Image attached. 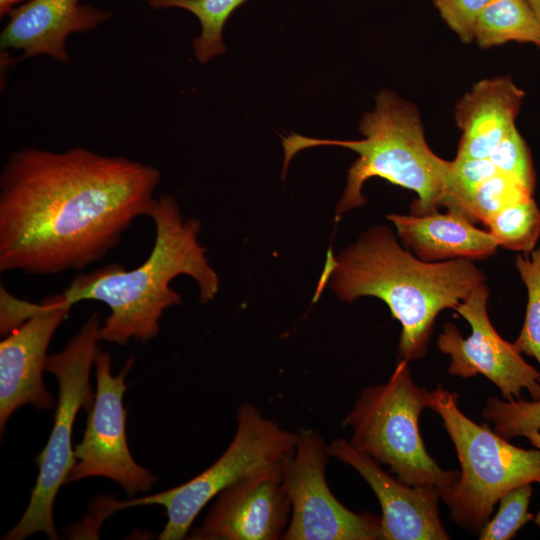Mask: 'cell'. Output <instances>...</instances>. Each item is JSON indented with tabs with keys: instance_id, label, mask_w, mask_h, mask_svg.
<instances>
[{
	"instance_id": "cell-1",
	"label": "cell",
	"mask_w": 540,
	"mask_h": 540,
	"mask_svg": "<svg viewBox=\"0 0 540 540\" xmlns=\"http://www.w3.org/2000/svg\"><path fill=\"white\" fill-rule=\"evenodd\" d=\"M157 168L84 147L25 148L0 175V271L49 275L81 270L148 216Z\"/></svg>"
},
{
	"instance_id": "cell-2",
	"label": "cell",
	"mask_w": 540,
	"mask_h": 540,
	"mask_svg": "<svg viewBox=\"0 0 540 540\" xmlns=\"http://www.w3.org/2000/svg\"><path fill=\"white\" fill-rule=\"evenodd\" d=\"M484 283L485 275L472 260L423 261L380 225L338 256L328 250L313 301L325 286L348 303L361 296L381 299L402 327L397 358L409 362L425 356L437 315L455 310Z\"/></svg>"
},
{
	"instance_id": "cell-3",
	"label": "cell",
	"mask_w": 540,
	"mask_h": 540,
	"mask_svg": "<svg viewBox=\"0 0 540 540\" xmlns=\"http://www.w3.org/2000/svg\"><path fill=\"white\" fill-rule=\"evenodd\" d=\"M148 217L155 226V239L141 265L126 270L112 263L79 274L60 294L69 307L82 300L100 301L109 307L110 315L99 331L102 341L125 345L132 338L146 342L157 336L164 311L182 303L181 295L170 287L178 275H189L196 281L202 303L218 292V276L209 265L206 248L198 241L200 222L184 220L171 195L155 198Z\"/></svg>"
},
{
	"instance_id": "cell-4",
	"label": "cell",
	"mask_w": 540,
	"mask_h": 540,
	"mask_svg": "<svg viewBox=\"0 0 540 540\" xmlns=\"http://www.w3.org/2000/svg\"><path fill=\"white\" fill-rule=\"evenodd\" d=\"M359 130L364 139H317L296 133L284 137L282 178L299 151L339 146L354 151L358 158L349 168L346 187L336 208L337 217L365 204L362 187L372 177L415 192L418 199L411 205L412 214H430L445 206L451 162L429 148L419 114L411 103L392 91H380L375 109L362 116Z\"/></svg>"
},
{
	"instance_id": "cell-5",
	"label": "cell",
	"mask_w": 540,
	"mask_h": 540,
	"mask_svg": "<svg viewBox=\"0 0 540 540\" xmlns=\"http://www.w3.org/2000/svg\"><path fill=\"white\" fill-rule=\"evenodd\" d=\"M428 408L441 417L460 463L458 479L441 495L460 526L479 532L505 494L540 484V450L514 446L487 423L471 420L460 410L456 392L437 386L428 394Z\"/></svg>"
},
{
	"instance_id": "cell-6",
	"label": "cell",
	"mask_w": 540,
	"mask_h": 540,
	"mask_svg": "<svg viewBox=\"0 0 540 540\" xmlns=\"http://www.w3.org/2000/svg\"><path fill=\"white\" fill-rule=\"evenodd\" d=\"M428 394L413 381L409 362L398 360L386 382L361 391L342 425L352 429L354 448L387 465L400 480L443 492L460 472L440 468L426 450L418 420L428 408Z\"/></svg>"
},
{
	"instance_id": "cell-7",
	"label": "cell",
	"mask_w": 540,
	"mask_h": 540,
	"mask_svg": "<svg viewBox=\"0 0 540 540\" xmlns=\"http://www.w3.org/2000/svg\"><path fill=\"white\" fill-rule=\"evenodd\" d=\"M101 317L94 313L63 350L46 358L45 370L58 381V403L49 440L36 458L39 474L28 507L19 522L3 537L21 540L36 532L58 539L53 506L58 490L76 463L72 427L80 408L89 410L93 396L89 384L91 367L99 355Z\"/></svg>"
},
{
	"instance_id": "cell-8",
	"label": "cell",
	"mask_w": 540,
	"mask_h": 540,
	"mask_svg": "<svg viewBox=\"0 0 540 540\" xmlns=\"http://www.w3.org/2000/svg\"><path fill=\"white\" fill-rule=\"evenodd\" d=\"M236 431L225 452L206 470L180 486L123 502L104 503L109 513L157 504L165 507L167 523L160 540H182L197 515L224 489L279 466L295 449L297 432L281 428L250 403L239 406Z\"/></svg>"
},
{
	"instance_id": "cell-9",
	"label": "cell",
	"mask_w": 540,
	"mask_h": 540,
	"mask_svg": "<svg viewBox=\"0 0 540 540\" xmlns=\"http://www.w3.org/2000/svg\"><path fill=\"white\" fill-rule=\"evenodd\" d=\"M328 445L313 429L297 432L294 451L282 463L291 503L285 540L380 539L381 516L354 512L331 492L326 480Z\"/></svg>"
},
{
	"instance_id": "cell-10",
	"label": "cell",
	"mask_w": 540,
	"mask_h": 540,
	"mask_svg": "<svg viewBox=\"0 0 540 540\" xmlns=\"http://www.w3.org/2000/svg\"><path fill=\"white\" fill-rule=\"evenodd\" d=\"M134 359L126 361L117 376L111 373V356L100 352L95 361L96 393L83 439L75 446L76 463L66 484L88 477H105L117 483L129 496L147 492L156 477L133 459L126 438L125 378Z\"/></svg>"
},
{
	"instance_id": "cell-11",
	"label": "cell",
	"mask_w": 540,
	"mask_h": 540,
	"mask_svg": "<svg viewBox=\"0 0 540 540\" xmlns=\"http://www.w3.org/2000/svg\"><path fill=\"white\" fill-rule=\"evenodd\" d=\"M489 289L478 286L456 311L471 326L463 338L455 324L448 322L438 336L439 350L451 357L448 372L462 378L483 375L496 385L504 400L521 399L526 389L532 400L540 399V371L528 364L514 343L503 339L491 324L487 311Z\"/></svg>"
},
{
	"instance_id": "cell-12",
	"label": "cell",
	"mask_w": 540,
	"mask_h": 540,
	"mask_svg": "<svg viewBox=\"0 0 540 540\" xmlns=\"http://www.w3.org/2000/svg\"><path fill=\"white\" fill-rule=\"evenodd\" d=\"M70 309L60 294L40 304L30 303V317L1 341V431L11 414L25 404L36 409L54 408L55 399L45 388L42 373L50 340Z\"/></svg>"
},
{
	"instance_id": "cell-13",
	"label": "cell",
	"mask_w": 540,
	"mask_h": 540,
	"mask_svg": "<svg viewBox=\"0 0 540 540\" xmlns=\"http://www.w3.org/2000/svg\"><path fill=\"white\" fill-rule=\"evenodd\" d=\"M291 503L282 464L221 491L193 540H277L288 526Z\"/></svg>"
},
{
	"instance_id": "cell-14",
	"label": "cell",
	"mask_w": 540,
	"mask_h": 540,
	"mask_svg": "<svg viewBox=\"0 0 540 540\" xmlns=\"http://www.w3.org/2000/svg\"><path fill=\"white\" fill-rule=\"evenodd\" d=\"M330 456L354 468L369 484L381 507L380 539L446 540L439 512L442 490L410 485L382 469L375 459L339 438L329 445Z\"/></svg>"
},
{
	"instance_id": "cell-15",
	"label": "cell",
	"mask_w": 540,
	"mask_h": 540,
	"mask_svg": "<svg viewBox=\"0 0 540 540\" xmlns=\"http://www.w3.org/2000/svg\"><path fill=\"white\" fill-rule=\"evenodd\" d=\"M0 34L2 50L23 52L24 57L48 55L67 63L66 38L98 27L110 18V12L80 0H28L15 7Z\"/></svg>"
},
{
	"instance_id": "cell-16",
	"label": "cell",
	"mask_w": 540,
	"mask_h": 540,
	"mask_svg": "<svg viewBox=\"0 0 540 540\" xmlns=\"http://www.w3.org/2000/svg\"><path fill=\"white\" fill-rule=\"evenodd\" d=\"M524 92L510 78L485 79L466 93L455 109L462 131L456 158H489L515 126Z\"/></svg>"
},
{
	"instance_id": "cell-17",
	"label": "cell",
	"mask_w": 540,
	"mask_h": 540,
	"mask_svg": "<svg viewBox=\"0 0 540 540\" xmlns=\"http://www.w3.org/2000/svg\"><path fill=\"white\" fill-rule=\"evenodd\" d=\"M387 218L395 225L404 246L423 261L485 259L498 247L489 231L476 228L468 217L457 211L390 214Z\"/></svg>"
},
{
	"instance_id": "cell-18",
	"label": "cell",
	"mask_w": 540,
	"mask_h": 540,
	"mask_svg": "<svg viewBox=\"0 0 540 540\" xmlns=\"http://www.w3.org/2000/svg\"><path fill=\"white\" fill-rule=\"evenodd\" d=\"M474 40L485 48L510 41L540 48V23L527 0H491L477 21Z\"/></svg>"
},
{
	"instance_id": "cell-19",
	"label": "cell",
	"mask_w": 540,
	"mask_h": 540,
	"mask_svg": "<svg viewBox=\"0 0 540 540\" xmlns=\"http://www.w3.org/2000/svg\"><path fill=\"white\" fill-rule=\"evenodd\" d=\"M247 0H148L153 9L181 8L194 14L201 33L193 40L196 58L206 63L226 51L223 28L232 13Z\"/></svg>"
},
{
	"instance_id": "cell-20",
	"label": "cell",
	"mask_w": 540,
	"mask_h": 540,
	"mask_svg": "<svg viewBox=\"0 0 540 540\" xmlns=\"http://www.w3.org/2000/svg\"><path fill=\"white\" fill-rule=\"evenodd\" d=\"M487 226L498 247L529 254L540 236V209L530 197L499 211Z\"/></svg>"
},
{
	"instance_id": "cell-21",
	"label": "cell",
	"mask_w": 540,
	"mask_h": 540,
	"mask_svg": "<svg viewBox=\"0 0 540 540\" xmlns=\"http://www.w3.org/2000/svg\"><path fill=\"white\" fill-rule=\"evenodd\" d=\"M515 265L527 290V304L524 323L514 345L540 365V246L532 251L531 258L528 253L517 255Z\"/></svg>"
},
{
	"instance_id": "cell-22",
	"label": "cell",
	"mask_w": 540,
	"mask_h": 540,
	"mask_svg": "<svg viewBox=\"0 0 540 540\" xmlns=\"http://www.w3.org/2000/svg\"><path fill=\"white\" fill-rule=\"evenodd\" d=\"M532 194L520 182L498 171L477 186L468 202L466 216L473 223L480 221L487 225L499 211L532 197Z\"/></svg>"
},
{
	"instance_id": "cell-23",
	"label": "cell",
	"mask_w": 540,
	"mask_h": 540,
	"mask_svg": "<svg viewBox=\"0 0 540 540\" xmlns=\"http://www.w3.org/2000/svg\"><path fill=\"white\" fill-rule=\"evenodd\" d=\"M482 415L493 424L497 434L508 440L530 431H540V399L507 401L491 397Z\"/></svg>"
},
{
	"instance_id": "cell-24",
	"label": "cell",
	"mask_w": 540,
	"mask_h": 540,
	"mask_svg": "<svg viewBox=\"0 0 540 540\" xmlns=\"http://www.w3.org/2000/svg\"><path fill=\"white\" fill-rule=\"evenodd\" d=\"M531 484L519 486L499 500V509L493 519H489L479 531L480 540H508L533 516L528 512L532 496Z\"/></svg>"
},
{
	"instance_id": "cell-25",
	"label": "cell",
	"mask_w": 540,
	"mask_h": 540,
	"mask_svg": "<svg viewBox=\"0 0 540 540\" xmlns=\"http://www.w3.org/2000/svg\"><path fill=\"white\" fill-rule=\"evenodd\" d=\"M497 172L489 158H455L451 162L445 207L466 216L468 202L477 186Z\"/></svg>"
},
{
	"instance_id": "cell-26",
	"label": "cell",
	"mask_w": 540,
	"mask_h": 540,
	"mask_svg": "<svg viewBox=\"0 0 540 540\" xmlns=\"http://www.w3.org/2000/svg\"><path fill=\"white\" fill-rule=\"evenodd\" d=\"M489 159L499 172L514 178L534 192L535 172L529 149L515 126L508 131Z\"/></svg>"
},
{
	"instance_id": "cell-27",
	"label": "cell",
	"mask_w": 540,
	"mask_h": 540,
	"mask_svg": "<svg viewBox=\"0 0 540 540\" xmlns=\"http://www.w3.org/2000/svg\"><path fill=\"white\" fill-rule=\"evenodd\" d=\"M445 23L469 43L475 38L477 21L491 0H433Z\"/></svg>"
},
{
	"instance_id": "cell-28",
	"label": "cell",
	"mask_w": 540,
	"mask_h": 540,
	"mask_svg": "<svg viewBox=\"0 0 540 540\" xmlns=\"http://www.w3.org/2000/svg\"><path fill=\"white\" fill-rule=\"evenodd\" d=\"M23 0H0V16L8 15Z\"/></svg>"
},
{
	"instance_id": "cell-29",
	"label": "cell",
	"mask_w": 540,
	"mask_h": 540,
	"mask_svg": "<svg viewBox=\"0 0 540 540\" xmlns=\"http://www.w3.org/2000/svg\"><path fill=\"white\" fill-rule=\"evenodd\" d=\"M530 443L540 450V431H530L524 435Z\"/></svg>"
},
{
	"instance_id": "cell-30",
	"label": "cell",
	"mask_w": 540,
	"mask_h": 540,
	"mask_svg": "<svg viewBox=\"0 0 540 540\" xmlns=\"http://www.w3.org/2000/svg\"><path fill=\"white\" fill-rule=\"evenodd\" d=\"M533 11L535 12L540 23V0H527Z\"/></svg>"
},
{
	"instance_id": "cell-31",
	"label": "cell",
	"mask_w": 540,
	"mask_h": 540,
	"mask_svg": "<svg viewBox=\"0 0 540 540\" xmlns=\"http://www.w3.org/2000/svg\"><path fill=\"white\" fill-rule=\"evenodd\" d=\"M535 524L540 527V511L537 513V515L534 518Z\"/></svg>"
}]
</instances>
